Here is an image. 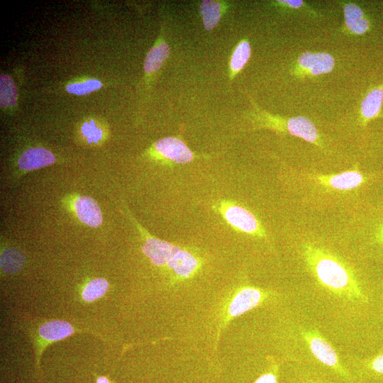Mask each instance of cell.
Returning <instances> with one entry per match:
<instances>
[{
    "instance_id": "4",
    "label": "cell",
    "mask_w": 383,
    "mask_h": 383,
    "mask_svg": "<svg viewBox=\"0 0 383 383\" xmlns=\"http://www.w3.org/2000/svg\"><path fill=\"white\" fill-rule=\"evenodd\" d=\"M301 335L307 343L311 354L316 360L340 376L348 377V373L340 362L335 350L318 330L314 328L303 329Z\"/></svg>"
},
{
    "instance_id": "14",
    "label": "cell",
    "mask_w": 383,
    "mask_h": 383,
    "mask_svg": "<svg viewBox=\"0 0 383 383\" xmlns=\"http://www.w3.org/2000/svg\"><path fill=\"white\" fill-rule=\"evenodd\" d=\"M75 332L73 326L68 322L61 320H52L43 324L38 333L43 344L64 339Z\"/></svg>"
},
{
    "instance_id": "8",
    "label": "cell",
    "mask_w": 383,
    "mask_h": 383,
    "mask_svg": "<svg viewBox=\"0 0 383 383\" xmlns=\"http://www.w3.org/2000/svg\"><path fill=\"white\" fill-rule=\"evenodd\" d=\"M153 149L160 158L176 164L189 163L196 157L179 137L162 138L155 143Z\"/></svg>"
},
{
    "instance_id": "27",
    "label": "cell",
    "mask_w": 383,
    "mask_h": 383,
    "mask_svg": "<svg viewBox=\"0 0 383 383\" xmlns=\"http://www.w3.org/2000/svg\"><path fill=\"white\" fill-rule=\"evenodd\" d=\"M306 383H326V382H323L322 381H320V380H311V381H309Z\"/></svg>"
},
{
    "instance_id": "11",
    "label": "cell",
    "mask_w": 383,
    "mask_h": 383,
    "mask_svg": "<svg viewBox=\"0 0 383 383\" xmlns=\"http://www.w3.org/2000/svg\"><path fill=\"white\" fill-rule=\"evenodd\" d=\"M78 218L84 224L96 228L102 223V214L97 202L88 196H78L74 202Z\"/></svg>"
},
{
    "instance_id": "20",
    "label": "cell",
    "mask_w": 383,
    "mask_h": 383,
    "mask_svg": "<svg viewBox=\"0 0 383 383\" xmlns=\"http://www.w3.org/2000/svg\"><path fill=\"white\" fill-rule=\"evenodd\" d=\"M24 262L22 254L16 250H7L1 255V269L8 273L19 270Z\"/></svg>"
},
{
    "instance_id": "17",
    "label": "cell",
    "mask_w": 383,
    "mask_h": 383,
    "mask_svg": "<svg viewBox=\"0 0 383 383\" xmlns=\"http://www.w3.org/2000/svg\"><path fill=\"white\" fill-rule=\"evenodd\" d=\"M383 86L371 89L360 105V115L363 123L377 117L382 109Z\"/></svg>"
},
{
    "instance_id": "23",
    "label": "cell",
    "mask_w": 383,
    "mask_h": 383,
    "mask_svg": "<svg viewBox=\"0 0 383 383\" xmlns=\"http://www.w3.org/2000/svg\"><path fill=\"white\" fill-rule=\"evenodd\" d=\"M277 370H270L259 377L254 383H277Z\"/></svg>"
},
{
    "instance_id": "2",
    "label": "cell",
    "mask_w": 383,
    "mask_h": 383,
    "mask_svg": "<svg viewBox=\"0 0 383 383\" xmlns=\"http://www.w3.org/2000/svg\"><path fill=\"white\" fill-rule=\"evenodd\" d=\"M142 250L152 264L167 267L180 279L193 276L200 267L189 251L153 236L146 235Z\"/></svg>"
},
{
    "instance_id": "6",
    "label": "cell",
    "mask_w": 383,
    "mask_h": 383,
    "mask_svg": "<svg viewBox=\"0 0 383 383\" xmlns=\"http://www.w3.org/2000/svg\"><path fill=\"white\" fill-rule=\"evenodd\" d=\"M335 60L327 52H305L297 58L294 74L298 76H318L331 72Z\"/></svg>"
},
{
    "instance_id": "22",
    "label": "cell",
    "mask_w": 383,
    "mask_h": 383,
    "mask_svg": "<svg viewBox=\"0 0 383 383\" xmlns=\"http://www.w3.org/2000/svg\"><path fill=\"white\" fill-rule=\"evenodd\" d=\"M82 131L89 143H96L102 138V131L92 121L85 122L82 127Z\"/></svg>"
},
{
    "instance_id": "10",
    "label": "cell",
    "mask_w": 383,
    "mask_h": 383,
    "mask_svg": "<svg viewBox=\"0 0 383 383\" xmlns=\"http://www.w3.org/2000/svg\"><path fill=\"white\" fill-rule=\"evenodd\" d=\"M164 37L162 28L158 39L145 56L143 68L148 80L160 70L170 56V47Z\"/></svg>"
},
{
    "instance_id": "18",
    "label": "cell",
    "mask_w": 383,
    "mask_h": 383,
    "mask_svg": "<svg viewBox=\"0 0 383 383\" xmlns=\"http://www.w3.org/2000/svg\"><path fill=\"white\" fill-rule=\"evenodd\" d=\"M18 91L11 77L1 74L0 76V104L2 108L14 106L17 101Z\"/></svg>"
},
{
    "instance_id": "28",
    "label": "cell",
    "mask_w": 383,
    "mask_h": 383,
    "mask_svg": "<svg viewBox=\"0 0 383 383\" xmlns=\"http://www.w3.org/2000/svg\"><path fill=\"white\" fill-rule=\"evenodd\" d=\"M379 239H380V241H382L383 243V226H382V228L381 229V231H380Z\"/></svg>"
},
{
    "instance_id": "1",
    "label": "cell",
    "mask_w": 383,
    "mask_h": 383,
    "mask_svg": "<svg viewBox=\"0 0 383 383\" xmlns=\"http://www.w3.org/2000/svg\"><path fill=\"white\" fill-rule=\"evenodd\" d=\"M303 256L313 277L328 292L351 301L365 299L353 270L340 257L311 243L304 245Z\"/></svg>"
},
{
    "instance_id": "26",
    "label": "cell",
    "mask_w": 383,
    "mask_h": 383,
    "mask_svg": "<svg viewBox=\"0 0 383 383\" xmlns=\"http://www.w3.org/2000/svg\"><path fill=\"white\" fill-rule=\"evenodd\" d=\"M96 383H111L110 382L109 379L104 376H99L96 378Z\"/></svg>"
},
{
    "instance_id": "13",
    "label": "cell",
    "mask_w": 383,
    "mask_h": 383,
    "mask_svg": "<svg viewBox=\"0 0 383 383\" xmlns=\"http://www.w3.org/2000/svg\"><path fill=\"white\" fill-rule=\"evenodd\" d=\"M228 7L229 4L223 1H202L199 12L205 30L209 31L215 28Z\"/></svg>"
},
{
    "instance_id": "12",
    "label": "cell",
    "mask_w": 383,
    "mask_h": 383,
    "mask_svg": "<svg viewBox=\"0 0 383 383\" xmlns=\"http://www.w3.org/2000/svg\"><path fill=\"white\" fill-rule=\"evenodd\" d=\"M55 162V155L43 148H32L22 153L18 167L24 171L33 170L50 165Z\"/></svg>"
},
{
    "instance_id": "21",
    "label": "cell",
    "mask_w": 383,
    "mask_h": 383,
    "mask_svg": "<svg viewBox=\"0 0 383 383\" xmlns=\"http://www.w3.org/2000/svg\"><path fill=\"white\" fill-rule=\"evenodd\" d=\"M102 87L101 81L96 79H89L83 82L68 84L66 90L70 94L75 95H85Z\"/></svg>"
},
{
    "instance_id": "3",
    "label": "cell",
    "mask_w": 383,
    "mask_h": 383,
    "mask_svg": "<svg viewBox=\"0 0 383 383\" xmlns=\"http://www.w3.org/2000/svg\"><path fill=\"white\" fill-rule=\"evenodd\" d=\"M252 109L248 118L255 128H268L284 135H291L322 148L318 131L313 123L304 116L285 118L272 113L260 108L249 96Z\"/></svg>"
},
{
    "instance_id": "25",
    "label": "cell",
    "mask_w": 383,
    "mask_h": 383,
    "mask_svg": "<svg viewBox=\"0 0 383 383\" xmlns=\"http://www.w3.org/2000/svg\"><path fill=\"white\" fill-rule=\"evenodd\" d=\"M279 4L284 5L291 9H299L303 4V1H290V0H283V1H277Z\"/></svg>"
},
{
    "instance_id": "19",
    "label": "cell",
    "mask_w": 383,
    "mask_h": 383,
    "mask_svg": "<svg viewBox=\"0 0 383 383\" xmlns=\"http://www.w3.org/2000/svg\"><path fill=\"white\" fill-rule=\"evenodd\" d=\"M109 282L104 278H96L89 281L82 292L84 301L91 302L103 296L107 292Z\"/></svg>"
},
{
    "instance_id": "24",
    "label": "cell",
    "mask_w": 383,
    "mask_h": 383,
    "mask_svg": "<svg viewBox=\"0 0 383 383\" xmlns=\"http://www.w3.org/2000/svg\"><path fill=\"white\" fill-rule=\"evenodd\" d=\"M370 367L374 372L383 374V354L373 358L370 362Z\"/></svg>"
},
{
    "instance_id": "15",
    "label": "cell",
    "mask_w": 383,
    "mask_h": 383,
    "mask_svg": "<svg viewBox=\"0 0 383 383\" xmlns=\"http://www.w3.org/2000/svg\"><path fill=\"white\" fill-rule=\"evenodd\" d=\"M343 13L345 26L351 33L362 35L369 30L370 23L357 5L353 3L345 4Z\"/></svg>"
},
{
    "instance_id": "9",
    "label": "cell",
    "mask_w": 383,
    "mask_h": 383,
    "mask_svg": "<svg viewBox=\"0 0 383 383\" xmlns=\"http://www.w3.org/2000/svg\"><path fill=\"white\" fill-rule=\"evenodd\" d=\"M309 177L323 187L337 191L356 189L366 181L365 176L357 169L333 174H310Z\"/></svg>"
},
{
    "instance_id": "7",
    "label": "cell",
    "mask_w": 383,
    "mask_h": 383,
    "mask_svg": "<svg viewBox=\"0 0 383 383\" xmlns=\"http://www.w3.org/2000/svg\"><path fill=\"white\" fill-rule=\"evenodd\" d=\"M268 293L254 287L240 289L232 298L227 309V321L252 310L268 297Z\"/></svg>"
},
{
    "instance_id": "16",
    "label": "cell",
    "mask_w": 383,
    "mask_h": 383,
    "mask_svg": "<svg viewBox=\"0 0 383 383\" xmlns=\"http://www.w3.org/2000/svg\"><path fill=\"white\" fill-rule=\"evenodd\" d=\"M251 55V47L248 39L240 40L235 47L228 64V79L232 82L246 65Z\"/></svg>"
},
{
    "instance_id": "5",
    "label": "cell",
    "mask_w": 383,
    "mask_h": 383,
    "mask_svg": "<svg viewBox=\"0 0 383 383\" xmlns=\"http://www.w3.org/2000/svg\"><path fill=\"white\" fill-rule=\"evenodd\" d=\"M220 211L226 221L234 228L243 233L263 238L265 230L255 216L238 204L223 203Z\"/></svg>"
}]
</instances>
